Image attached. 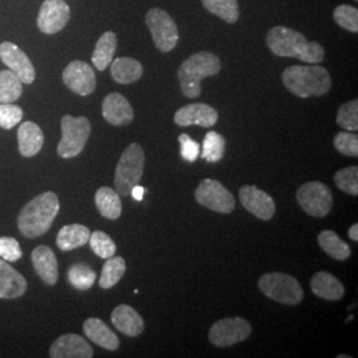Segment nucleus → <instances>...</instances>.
I'll use <instances>...</instances> for the list:
<instances>
[{"instance_id": "obj_1", "label": "nucleus", "mask_w": 358, "mask_h": 358, "mask_svg": "<svg viewBox=\"0 0 358 358\" xmlns=\"http://www.w3.org/2000/svg\"><path fill=\"white\" fill-rule=\"evenodd\" d=\"M269 50L279 57H294L308 64H319L325 52L317 41H308L306 36L287 27H273L267 35Z\"/></svg>"}, {"instance_id": "obj_2", "label": "nucleus", "mask_w": 358, "mask_h": 358, "mask_svg": "<svg viewBox=\"0 0 358 358\" xmlns=\"http://www.w3.org/2000/svg\"><path fill=\"white\" fill-rule=\"evenodd\" d=\"M60 211V201L53 192L38 194L29 201L17 217V227L23 236L35 239L51 229Z\"/></svg>"}, {"instance_id": "obj_3", "label": "nucleus", "mask_w": 358, "mask_h": 358, "mask_svg": "<svg viewBox=\"0 0 358 358\" xmlns=\"http://www.w3.org/2000/svg\"><path fill=\"white\" fill-rule=\"evenodd\" d=\"M282 84L300 99L319 97L332 87L329 72L321 65H292L282 72Z\"/></svg>"}, {"instance_id": "obj_4", "label": "nucleus", "mask_w": 358, "mask_h": 358, "mask_svg": "<svg viewBox=\"0 0 358 358\" xmlns=\"http://www.w3.org/2000/svg\"><path fill=\"white\" fill-rule=\"evenodd\" d=\"M222 63L211 52H198L179 66L178 78L183 96L196 99L202 93V80L220 72Z\"/></svg>"}, {"instance_id": "obj_5", "label": "nucleus", "mask_w": 358, "mask_h": 358, "mask_svg": "<svg viewBox=\"0 0 358 358\" xmlns=\"http://www.w3.org/2000/svg\"><path fill=\"white\" fill-rule=\"evenodd\" d=\"M145 166V152L138 143H130L121 154L115 167V192L128 196L134 186L140 185Z\"/></svg>"}, {"instance_id": "obj_6", "label": "nucleus", "mask_w": 358, "mask_h": 358, "mask_svg": "<svg viewBox=\"0 0 358 358\" xmlns=\"http://www.w3.org/2000/svg\"><path fill=\"white\" fill-rule=\"evenodd\" d=\"M257 285L268 299L285 306H297L304 297L303 288L297 279L282 272H271L263 275L259 279Z\"/></svg>"}, {"instance_id": "obj_7", "label": "nucleus", "mask_w": 358, "mask_h": 358, "mask_svg": "<svg viewBox=\"0 0 358 358\" xmlns=\"http://www.w3.org/2000/svg\"><path fill=\"white\" fill-rule=\"evenodd\" d=\"M90 122L87 117L65 115L62 118V141L57 154L62 158H75L81 153L90 136Z\"/></svg>"}, {"instance_id": "obj_8", "label": "nucleus", "mask_w": 358, "mask_h": 358, "mask_svg": "<svg viewBox=\"0 0 358 358\" xmlns=\"http://www.w3.org/2000/svg\"><path fill=\"white\" fill-rule=\"evenodd\" d=\"M296 199L303 211L310 217H327L332 211V192L325 183L319 180L301 185L296 192Z\"/></svg>"}, {"instance_id": "obj_9", "label": "nucleus", "mask_w": 358, "mask_h": 358, "mask_svg": "<svg viewBox=\"0 0 358 358\" xmlns=\"http://www.w3.org/2000/svg\"><path fill=\"white\" fill-rule=\"evenodd\" d=\"M146 26L149 28L157 50L173 51L179 40L178 27L173 17L162 8H152L146 13Z\"/></svg>"}, {"instance_id": "obj_10", "label": "nucleus", "mask_w": 358, "mask_h": 358, "mask_svg": "<svg viewBox=\"0 0 358 358\" xmlns=\"http://www.w3.org/2000/svg\"><path fill=\"white\" fill-rule=\"evenodd\" d=\"M252 333L250 322L242 317H226L217 321L210 332L208 340L217 348H227L245 341Z\"/></svg>"}, {"instance_id": "obj_11", "label": "nucleus", "mask_w": 358, "mask_h": 358, "mask_svg": "<svg viewBox=\"0 0 358 358\" xmlns=\"http://www.w3.org/2000/svg\"><path fill=\"white\" fill-rule=\"evenodd\" d=\"M195 199L219 214H230L235 208V196L215 179L202 180L195 190Z\"/></svg>"}, {"instance_id": "obj_12", "label": "nucleus", "mask_w": 358, "mask_h": 358, "mask_svg": "<svg viewBox=\"0 0 358 358\" xmlns=\"http://www.w3.org/2000/svg\"><path fill=\"white\" fill-rule=\"evenodd\" d=\"M71 19V8L65 0H44L38 15V29L43 34L55 35L64 28Z\"/></svg>"}, {"instance_id": "obj_13", "label": "nucleus", "mask_w": 358, "mask_h": 358, "mask_svg": "<svg viewBox=\"0 0 358 358\" xmlns=\"http://www.w3.org/2000/svg\"><path fill=\"white\" fill-rule=\"evenodd\" d=\"M63 81L66 88L78 96H90L97 85L93 68L81 60H75L68 64L63 72Z\"/></svg>"}, {"instance_id": "obj_14", "label": "nucleus", "mask_w": 358, "mask_h": 358, "mask_svg": "<svg viewBox=\"0 0 358 358\" xmlns=\"http://www.w3.org/2000/svg\"><path fill=\"white\" fill-rule=\"evenodd\" d=\"M0 60L22 80L23 84H32L35 81L36 72L32 62L16 44L3 41L0 44Z\"/></svg>"}, {"instance_id": "obj_15", "label": "nucleus", "mask_w": 358, "mask_h": 358, "mask_svg": "<svg viewBox=\"0 0 358 358\" xmlns=\"http://www.w3.org/2000/svg\"><path fill=\"white\" fill-rule=\"evenodd\" d=\"M239 199L244 208L262 220H269L276 213L273 198L254 185L243 186L239 192Z\"/></svg>"}, {"instance_id": "obj_16", "label": "nucleus", "mask_w": 358, "mask_h": 358, "mask_svg": "<svg viewBox=\"0 0 358 358\" xmlns=\"http://www.w3.org/2000/svg\"><path fill=\"white\" fill-rule=\"evenodd\" d=\"M217 112L207 103H189L177 110L174 122L179 127L198 125L202 128H213L217 122Z\"/></svg>"}, {"instance_id": "obj_17", "label": "nucleus", "mask_w": 358, "mask_h": 358, "mask_svg": "<svg viewBox=\"0 0 358 358\" xmlns=\"http://www.w3.org/2000/svg\"><path fill=\"white\" fill-rule=\"evenodd\" d=\"M52 358H90L93 349L87 340L75 333L60 336L50 349Z\"/></svg>"}, {"instance_id": "obj_18", "label": "nucleus", "mask_w": 358, "mask_h": 358, "mask_svg": "<svg viewBox=\"0 0 358 358\" xmlns=\"http://www.w3.org/2000/svg\"><path fill=\"white\" fill-rule=\"evenodd\" d=\"M103 115L110 125L125 127L133 121L134 112L130 103L122 94L110 93L103 99Z\"/></svg>"}, {"instance_id": "obj_19", "label": "nucleus", "mask_w": 358, "mask_h": 358, "mask_svg": "<svg viewBox=\"0 0 358 358\" xmlns=\"http://www.w3.org/2000/svg\"><path fill=\"white\" fill-rule=\"evenodd\" d=\"M31 260L38 278L47 285H55L59 280V264L55 252L47 245H38L32 254Z\"/></svg>"}, {"instance_id": "obj_20", "label": "nucleus", "mask_w": 358, "mask_h": 358, "mask_svg": "<svg viewBox=\"0 0 358 358\" xmlns=\"http://www.w3.org/2000/svg\"><path fill=\"white\" fill-rule=\"evenodd\" d=\"M112 322L118 332L129 336V337H137L145 329V321L141 315L134 308L121 304L115 308V310L110 315Z\"/></svg>"}, {"instance_id": "obj_21", "label": "nucleus", "mask_w": 358, "mask_h": 358, "mask_svg": "<svg viewBox=\"0 0 358 358\" xmlns=\"http://www.w3.org/2000/svg\"><path fill=\"white\" fill-rule=\"evenodd\" d=\"M28 284L22 273L13 268L8 262L0 259V299H16L26 294Z\"/></svg>"}, {"instance_id": "obj_22", "label": "nucleus", "mask_w": 358, "mask_h": 358, "mask_svg": "<svg viewBox=\"0 0 358 358\" xmlns=\"http://www.w3.org/2000/svg\"><path fill=\"white\" fill-rule=\"evenodd\" d=\"M310 289L317 297L324 300L337 301L341 300L345 294V287L332 273L320 271L315 273L310 279Z\"/></svg>"}, {"instance_id": "obj_23", "label": "nucleus", "mask_w": 358, "mask_h": 358, "mask_svg": "<svg viewBox=\"0 0 358 358\" xmlns=\"http://www.w3.org/2000/svg\"><path fill=\"white\" fill-rule=\"evenodd\" d=\"M19 152L27 158L35 157L44 145V134L38 124L32 121L23 122L17 130Z\"/></svg>"}, {"instance_id": "obj_24", "label": "nucleus", "mask_w": 358, "mask_h": 358, "mask_svg": "<svg viewBox=\"0 0 358 358\" xmlns=\"http://www.w3.org/2000/svg\"><path fill=\"white\" fill-rule=\"evenodd\" d=\"M84 333L92 343L101 346L106 350H117L120 348V340L103 320L90 317L84 322Z\"/></svg>"}, {"instance_id": "obj_25", "label": "nucleus", "mask_w": 358, "mask_h": 358, "mask_svg": "<svg viewBox=\"0 0 358 358\" xmlns=\"http://www.w3.org/2000/svg\"><path fill=\"white\" fill-rule=\"evenodd\" d=\"M110 64V75L118 84H133L143 75V66L133 57H118Z\"/></svg>"}, {"instance_id": "obj_26", "label": "nucleus", "mask_w": 358, "mask_h": 358, "mask_svg": "<svg viewBox=\"0 0 358 358\" xmlns=\"http://www.w3.org/2000/svg\"><path fill=\"white\" fill-rule=\"evenodd\" d=\"M90 231L83 224H68L59 231L56 244L62 251H72L88 243Z\"/></svg>"}, {"instance_id": "obj_27", "label": "nucleus", "mask_w": 358, "mask_h": 358, "mask_svg": "<svg viewBox=\"0 0 358 358\" xmlns=\"http://www.w3.org/2000/svg\"><path fill=\"white\" fill-rule=\"evenodd\" d=\"M94 202L97 206V210L103 217L115 220L121 217V213H122L121 198H120V194L113 189L108 186L100 187L94 195Z\"/></svg>"}, {"instance_id": "obj_28", "label": "nucleus", "mask_w": 358, "mask_h": 358, "mask_svg": "<svg viewBox=\"0 0 358 358\" xmlns=\"http://www.w3.org/2000/svg\"><path fill=\"white\" fill-rule=\"evenodd\" d=\"M115 50H117V36L115 32H103L101 38L96 43V48L92 55V63L99 69L105 71L113 62Z\"/></svg>"}, {"instance_id": "obj_29", "label": "nucleus", "mask_w": 358, "mask_h": 358, "mask_svg": "<svg viewBox=\"0 0 358 358\" xmlns=\"http://www.w3.org/2000/svg\"><path fill=\"white\" fill-rule=\"evenodd\" d=\"M317 242L321 250L336 260H346L349 256L352 255V250L349 244L345 243L334 231H321L317 236Z\"/></svg>"}, {"instance_id": "obj_30", "label": "nucleus", "mask_w": 358, "mask_h": 358, "mask_svg": "<svg viewBox=\"0 0 358 358\" xmlns=\"http://www.w3.org/2000/svg\"><path fill=\"white\" fill-rule=\"evenodd\" d=\"M127 272V262L121 256H112L106 259L99 284L103 289L113 288L122 279Z\"/></svg>"}, {"instance_id": "obj_31", "label": "nucleus", "mask_w": 358, "mask_h": 358, "mask_svg": "<svg viewBox=\"0 0 358 358\" xmlns=\"http://www.w3.org/2000/svg\"><path fill=\"white\" fill-rule=\"evenodd\" d=\"M23 93V83L13 71H0V103H15Z\"/></svg>"}, {"instance_id": "obj_32", "label": "nucleus", "mask_w": 358, "mask_h": 358, "mask_svg": "<svg viewBox=\"0 0 358 358\" xmlns=\"http://www.w3.org/2000/svg\"><path fill=\"white\" fill-rule=\"evenodd\" d=\"M224 150H226V138L217 131H208L205 136L203 148L199 155L207 162L217 164L223 158Z\"/></svg>"}, {"instance_id": "obj_33", "label": "nucleus", "mask_w": 358, "mask_h": 358, "mask_svg": "<svg viewBox=\"0 0 358 358\" xmlns=\"http://www.w3.org/2000/svg\"><path fill=\"white\" fill-rule=\"evenodd\" d=\"M206 10L227 23H235L239 19L238 0H202Z\"/></svg>"}, {"instance_id": "obj_34", "label": "nucleus", "mask_w": 358, "mask_h": 358, "mask_svg": "<svg viewBox=\"0 0 358 358\" xmlns=\"http://www.w3.org/2000/svg\"><path fill=\"white\" fill-rule=\"evenodd\" d=\"M68 280L78 291H88L96 282V272L87 264L78 263L68 271Z\"/></svg>"}, {"instance_id": "obj_35", "label": "nucleus", "mask_w": 358, "mask_h": 358, "mask_svg": "<svg viewBox=\"0 0 358 358\" xmlns=\"http://www.w3.org/2000/svg\"><path fill=\"white\" fill-rule=\"evenodd\" d=\"M88 242L92 251L101 259H109L115 256L117 251V245L113 239L103 231H94L93 234H90Z\"/></svg>"}, {"instance_id": "obj_36", "label": "nucleus", "mask_w": 358, "mask_h": 358, "mask_svg": "<svg viewBox=\"0 0 358 358\" xmlns=\"http://www.w3.org/2000/svg\"><path fill=\"white\" fill-rule=\"evenodd\" d=\"M334 183L338 190L349 195H358V167L349 166L341 169L334 176Z\"/></svg>"}, {"instance_id": "obj_37", "label": "nucleus", "mask_w": 358, "mask_h": 358, "mask_svg": "<svg viewBox=\"0 0 358 358\" xmlns=\"http://www.w3.org/2000/svg\"><path fill=\"white\" fill-rule=\"evenodd\" d=\"M333 17L336 20V23L341 28H344L349 32L357 34L358 32V10L348 6V4H341L338 7H336Z\"/></svg>"}, {"instance_id": "obj_38", "label": "nucleus", "mask_w": 358, "mask_h": 358, "mask_svg": "<svg viewBox=\"0 0 358 358\" xmlns=\"http://www.w3.org/2000/svg\"><path fill=\"white\" fill-rule=\"evenodd\" d=\"M337 124L340 128L345 129L349 131L358 130V100L348 101L340 106L337 118Z\"/></svg>"}, {"instance_id": "obj_39", "label": "nucleus", "mask_w": 358, "mask_h": 358, "mask_svg": "<svg viewBox=\"0 0 358 358\" xmlns=\"http://www.w3.org/2000/svg\"><path fill=\"white\" fill-rule=\"evenodd\" d=\"M333 145L338 153L348 157H358V136L356 131H340L334 140Z\"/></svg>"}, {"instance_id": "obj_40", "label": "nucleus", "mask_w": 358, "mask_h": 358, "mask_svg": "<svg viewBox=\"0 0 358 358\" xmlns=\"http://www.w3.org/2000/svg\"><path fill=\"white\" fill-rule=\"evenodd\" d=\"M23 120L20 106L11 103H0V128L13 129Z\"/></svg>"}, {"instance_id": "obj_41", "label": "nucleus", "mask_w": 358, "mask_h": 358, "mask_svg": "<svg viewBox=\"0 0 358 358\" xmlns=\"http://www.w3.org/2000/svg\"><path fill=\"white\" fill-rule=\"evenodd\" d=\"M22 256L23 252L20 248V244L16 239L8 238V236L0 238V259L13 263V262H17Z\"/></svg>"}, {"instance_id": "obj_42", "label": "nucleus", "mask_w": 358, "mask_h": 358, "mask_svg": "<svg viewBox=\"0 0 358 358\" xmlns=\"http://www.w3.org/2000/svg\"><path fill=\"white\" fill-rule=\"evenodd\" d=\"M179 143H180V155L187 162H195L201 154V146L196 141H194L192 137L186 133L179 136Z\"/></svg>"}, {"instance_id": "obj_43", "label": "nucleus", "mask_w": 358, "mask_h": 358, "mask_svg": "<svg viewBox=\"0 0 358 358\" xmlns=\"http://www.w3.org/2000/svg\"><path fill=\"white\" fill-rule=\"evenodd\" d=\"M146 192V189L145 187H142L140 185H137V186H134L133 189H131V196L136 199V201H140L141 202L142 199H143V194Z\"/></svg>"}, {"instance_id": "obj_44", "label": "nucleus", "mask_w": 358, "mask_h": 358, "mask_svg": "<svg viewBox=\"0 0 358 358\" xmlns=\"http://www.w3.org/2000/svg\"><path fill=\"white\" fill-rule=\"evenodd\" d=\"M348 235L349 238L353 241V242H358V224L355 223L353 226H350V229L348 231Z\"/></svg>"}, {"instance_id": "obj_45", "label": "nucleus", "mask_w": 358, "mask_h": 358, "mask_svg": "<svg viewBox=\"0 0 358 358\" xmlns=\"http://www.w3.org/2000/svg\"><path fill=\"white\" fill-rule=\"evenodd\" d=\"M337 358H350V356H345V355H340V356H337Z\"/></svg>"}, {"instance_id": "obj_46", "label": "nucleus", "mask_w": 358, "mask_h": 358, "mask_svg": "<svg viewBox=\"0 0 358 358\" xmlns=\"http://www.w3.org/2000/svg\"><path fill=\"white\" fill-rule=\"evenodd\" d=\"M353 319V315H350L348 319H346V322H349V321L352 320Z\"/></svg>"}]
</instances>
